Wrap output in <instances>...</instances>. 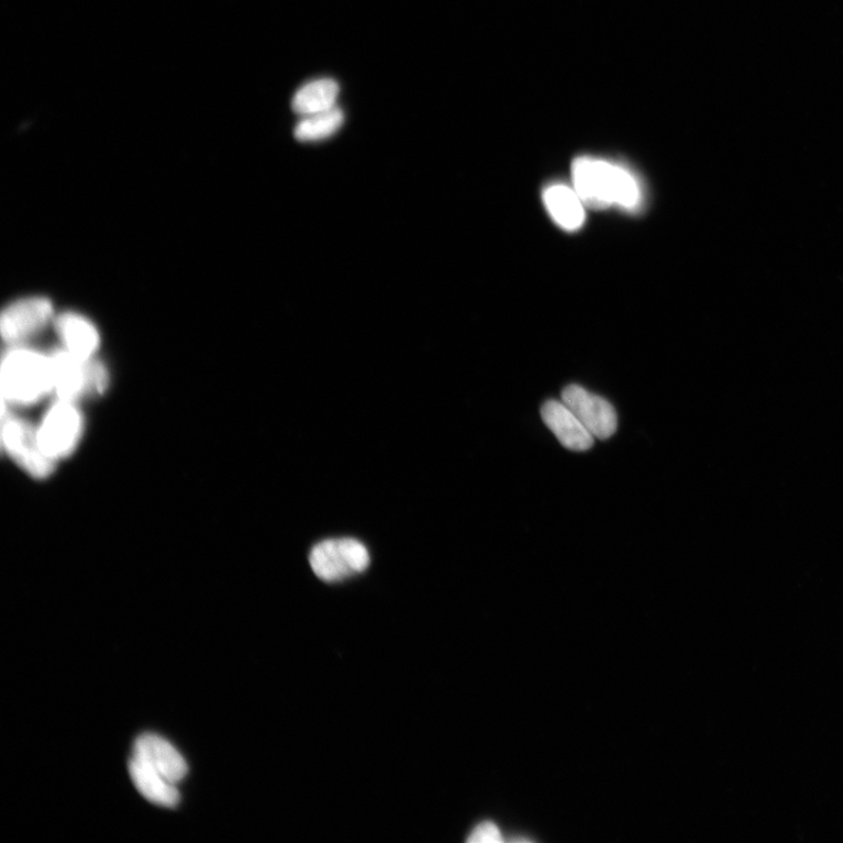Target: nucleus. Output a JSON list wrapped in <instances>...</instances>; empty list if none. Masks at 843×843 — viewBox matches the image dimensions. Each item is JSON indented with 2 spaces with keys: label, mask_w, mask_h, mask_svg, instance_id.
<instances>
[{
  "label": "nucleus",
  "mask_w": 843,
  "mask_h": 843,
  "mask_svg": "<svg viewBox=\"0 0 843 843\" xmlns=\"http://www.w3.org/2000/svg\"><path fill=\"white\" fill-rule=\"evenodd\" d=\"M573 187L586 208L604 210L618 207L637 212L644 201L640 179L630 168L594 156H581L572 166Z\"/></svg>",
  "instance_id": "obj_1"
},
{
  "label": "nucleus",
  "mask_w": 843,
  "mask_h": 843,
  "mask_svg": "<svg viewBox=\"0 0 843 843\" xmlns=\"http://www.w3.org/2000/svg\"><path fill=\"white\" fill-rule=\"evenodd\" d=\"M3 406L25 407L42 401L52 392L49 355L13 346L2 365Z\"/></svg>",
  "instance_id": "obj_2"
},
{
  "label": "nucleus",
  "mask_w": 843,
  "mask_h": 843,
  "mask_svg": "<svg viewBox=\"0 0 843 843\" xmlns=\"http://www.w3.org/2000/svg\"><path fill=\"white\" fill-rule=\"evenodd\" d=\"M52 368V392L58 400L76 402L86 397L102 393L109 385V374L95 358L71 355L58 351L49 355Z\"/></svg>",
  "instance_id": "obj_3"
},
{
  "label": "nucleus",
  "mask_w": 843,
  "mask_h": 843,
  "mask_svg": "<svg viewBox=\"0 0 843 843\" xmlns=\"http://www.w3.org/2000/svg\"><path fill=\"white\" fill-rule=\"evenodd\" d=\"M44 454L57 464L77 450L84 434V418L76 402L58 400L37 426Z\"/></svg>",
  "instance_id": "obj_4"
},
{
  "label": "nucleus",
  "mask_w": 843,
  "mask_h": 843,
  "mask_svg": "<svg viewBox=\"0 0 843 843\" xmlns=\"http://www.w3.org/2000/svg\"><path fill=\"white\" fill-rule=\"evenodd\" d=\"M310 564L319 579L335 583L365 572L370 557L363 543L341 537L317 544L311 551Z\"/></svg>",
  "instance_id": "obj_5"
},
{
  "label": "nucleus",
  "mask_w": 843,
  "mask_h": 843,
  "mask_svg": "<svg viewBox=\"0 0 843 843\" xmlns=\"http://www.w3.org/2000/svg\"><path fill=\"white\" fill-rule=\"evenodd\" d=\"M2 440L4 451L30 475L37 478L48 477L56 468L43 452L37 428L15 417L3 408Z\"/></svg>",
  "instance_id": "obj_6"
},
{
  "label": "nucleus",
  "mask_w": 843,
  "mask_h": 843,
  "mask_svg": "<svg viewBox=\"0 0 843 843\" xmlns=\"http://www.w3.org/2000/svg\"><path fill=\"white\" fill-rule=\"evenodd\" d=\"M562 400L596 439L607 440L617 433V410L611 402L599 395L581 386L569 385L563 390Z\"/></svg>",
  "instance_id": "obj_7"
},
{
  "label": "nucleus",
  "mask_w": 843,
  "mask_h": 843,
  "mask_svg": "<svg viewBox=\"0 0 843 843\" xmlns=\"http://www.w3.org/2000/svg\"><path fill=\"white\" fill-rule=\"evenodd\" d=\"M52 317V303L45 298L18 300L3 312L0 329L10 345L20 346L24 341L38 334Z\"/></svg>",
  "instance_id": "obj_8"
},
{
  "label": "nucleus",
  "mask_w": 843,
  "mask_h": 843,
  "mask_svg": "<svg viewBox=\"0 0 843 843\" xmlns=\"http://www.w3.org/2000/svg\"><path fill=\"white\" fill-rule=\"evenodd\" d=\"M133 757L174 784L182 781L188 774L181 753L157 734H141L134 743Z\"/></svg>",
  "instance_id": "obj_9"
},
{
  "label": "nucleus",
  "mask_w": 843,
  "mask_h": 843,
  "mask_svg": "<svg viewBox=\"0 0 843 843\" xmlns=\"http://www.w3.org/2000/svg\"><path fill=\"white\" fill-rule=\"evenodd\" d=\"M541 414L544 423L566 450L587 452L595 445L596 437L563 400L546 401Z\"/></svg>",
  "instance_id": "obj_10"
},
{
  "label": "nucleus",
  "mask_w": 843,
  "mask_h": 843,
  "mask_svg": "<svg viewBox=\"0 0 843 843\" xmlns=\"http://www.w3.org/2000/svg\"><path fill=\"white\" fill-rule=\"evenodd\" d=\"M545 207L555 223L566 231H578L585 223V203L574 187L553 184L543 193Z\"/></svg>",
  "instance_id": "obj_11"
},
{
  "label": "nucleus",
  "mask_w": 843,
  "mask_h": 843,
  "mask_svg": "<svg viewBox=\"0 0 843 843\" xmlns=\"http://www.w3.org/2000/svg\"><path fill=\"white\" fill-rule=\"evenodd\" d=\"M57 331L65 351L84 361L95 358L100 345V335L91 321L75 313H67L58 318Z\"/></svg>",
  "instance_id": "obj_12"
},
{
  "label": "nucleus",
  "mask_w": 843,
  "mask_h": 843,
  "mask_svg": "<svg viewBox=\"0 0 843 843\" xmlns=\"http://www.w3.org/2000/svg\"><path fill=\"white\" fill-rule=\"evenodd\" d=\"M130 774L138 792L151 802L164 807H175L179 802L176 784L134 757L130 761Z\"/></svg>",
  "instance_id": "obj_13"
},
{
  "label": "nucleus",
  "mask_w": 843,
  "mask_h": 843,
  "mask_svg": "<svg viewBox=\"0 0 843 843\" xmlns=\"http://www.w3.org/2000/svg\"><path fill=\"white\" fill-rule=\"evenodd\" d=\"M339 92V84L332 79L311 81L295 95L292 110L301 117L330 111L336 107Z\"/></svg>",
  "instance_id": "obj_14"
},
{
  "label": "nucleus",
  "mask_w": 843,
  "mask_h": 843,
  "mask_svg": "<svg viewBox=\"0 0 843 843\" xmlns=\"http://www.w3.org/2000/svg\"><path fill=\"white\" fill-rule=\"evenodd\" d=\"M345 115L343 111L334 107V109L303 117L297 124L295 130V136L301 142H314L331 137L344 124Z\"/></svg>",
  "instance_id": "obj_15"
},
{
  "label": "nucleus",
  "mask_w": 843,
  "mask_h": 843,
  "mask_svg": "<svg viewBox=\"0 0 843 843\" xmlns=\"http://www.w3.org/2000/svg\"><path fill=\"white\" fill-rule=\"evenodd\" d=\"M469 843H500L503 842L497 824L493 822H482L473 831L468 838Z\"/></svg>",
  "instance_id": "obj_16"
}]
</instances>
